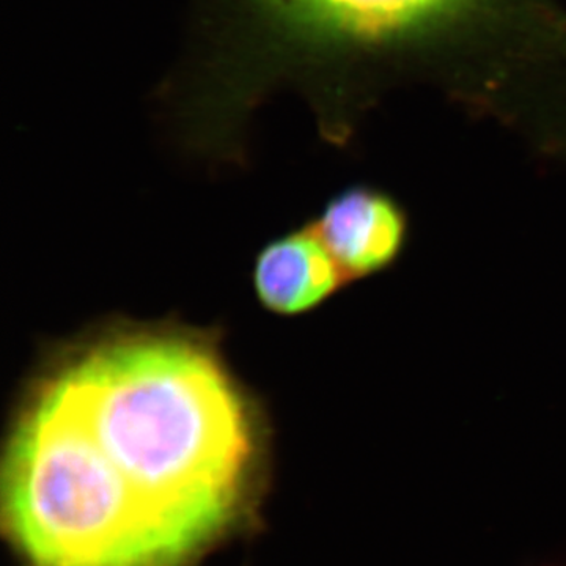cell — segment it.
Segmentation results:
<instances>
[{
  "label": "cell",
  "instance_id": "obj_1",
  "mask_svg": "<svg viewBox=\"0 0 566 566\" xmlns=\"http://www.w3.org/2000/svg\"><path fill=\"white\" fill-rule=\"evenodd\" d=\"M259 417L210 342L104 335L36 382L2 468L21 566H202L255 517Z\"/></svg>",
  "mask_w": 566,
  "mask_h": 566
},
{
  "label": "cell",
  "instance_id": "obj_2",
  "mask_svg": "<svg viewBox=\"0 0 566 566\" xmlns=\"http://www.w3.org/2000/svg\"><path fill=\"white\" fill-rule=\"evenodd\" d=\"M312 227L348 282L394 266L408 245L411 229L403 205L370 186L338 193Z\"/></svg>",
  "mask_w": 566,
  "mask_h": 566
},
{
  "label": "cell",
  "instance_id": "obj_3",
  "mask_svg": "<svg viewBox=\"0 0 566 566\" xmlns=\"http://www.w3.org/2000/svg\"><path fill=\"white\" fill-rule=\"evenodd\" d=\"M253 282L264 307L279 315L305 314L348 283L312 226L268 245Z\"/></svg>",
  "mask_w": 566,
  "mask_h": 566
},
{
  "label": "cell",
  "instance_id": "obj_4",
  "mask_svg": "<svg viewBox=\"0 0 566 566\" xmlns=\"http://www.w3.org/2000/svg\"><path fill=\"white\" fill-rule=\"evenodd\" d=\"M307 28L363 43H392L431 28L463 0H270Z\"/></svg>",
  "mask_w": 566,
  "mask_h": 566
}]
</instances>
